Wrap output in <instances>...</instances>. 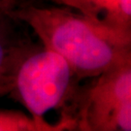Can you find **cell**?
<instances>
[{"label":"cell","instance_id":"1","mask_svg":"<svg viewBox=\"0 0 131 131\" xmlns=\"http://www.w3.org/2000/svg\"><path fill=\"white\" fill-rule=\"evenodd\" d=\"M8 14L36 34L44 48L65 59L80 81L131 61V34L93 21L66 6H41L34 0Z\"/></svg>","mask_w":131,"mask_h":131},{"label":"cell","instance_id":"2","mask_svg":"<svg viewBox=\"0 0 131 131\" xmlns=\"http://www.w3.org/2000/svg\"><path fill=\"white\" fill-rule=\"evenodd\" d=\"M78 85L61 111L74 130H131V61L118 64Z\"/></svg>","mask_w":131,"mask_h":131},{"label":"cell","instance_id":"3","mask_svg":"<svg viewBox=\"0 0 131 131\" xmlns=\"http://www.w3.org/2000/svg\"><path fill=\"white\" fill-rule=\"evenodd\" d=\"M79 84L70 64L58 53L41 46L19 65L11 93L30 116L44 118L51 110L62 111Z\"/></svg>","mask_w":131,"mask_h":131},{"label":"cell","instance_id":"4","mask_svg":"<svg viewBox=\"0 0 131 131\" xmlns=\"http://www.w3.org/2000/svg\"><path fill=\"white\" fill-rule=\"evenodd\" d=\"M24 25L20 20L0 11V84L12 89L21 62L42 46L26 35Z\"/></svg>","mask_w":131,"mask_h":131},{"label":"cell","instance_id":"5","mask_svg":"<svg viewBox=\"0 0 131 131\" xmlns=\"http://www.w3.org/2000/svg\"><path fill=\"white\" fill-rule=\"evenodd\" d=\"M86 18L123 33L131 34V0H52Z\"/></svg>","mask_w":131,"mask_h":131},{"label":"cell","instance_id":"6","mask_svg":"<svg viewBox=\"0 0 131 131\" xmlns=\"http://www.w3.org/2000/svg\"><path fill=\"white\" fill-rule=\"evenodd\" d=\"M74 130L73 124L61 119L50 123L45 118H36L18 111L0 110V131H64Z\"/></svg>","mask_w":131,"mask_h":131},{"label":"cell","instance_id":"7","mask_svg":"<svg viewBox=\"0 0 131 131\" xmlns=\"http://www.w3.org/2000/svg\"><path fill=\"white\" fill-rule=\"evenodd\" d=\"M32 0H0V11L9 13L19 6Z\"/></svg>","mask_w":131,"mask_h":131},{"label":"cell","instance_id":"8","mask_svg":"<svg viewBox=\"0 0 131 131\" xmlns=\"http://www.w3.org/2000/svg\"><path fill=\"white\" fill-rule=\"evenodd\" d=\"M12 90H13V89H12L11 86H8V85L0 84V96H4L6 94L11 93Z\"/></svg>","mask_w":131,"mask_h":131}]
</instances>
